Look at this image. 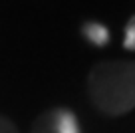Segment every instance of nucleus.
<instances>
[{
    "label": "nucleus",
    "instance_id": "nucleus-5",
    "mask_svg": "<svg viewBox=\"0 0 135 133\" xmlns=\"http://www.w3.org/2000/svg\"><path fill=\"white\" fill-rule=\"evenodd\" d=\"M0 133H18V127L8 119V117L0 115Z\"/></svg>",
    "mask_w": 135,
    "mask_h": 133
},
{
    "label": "nucleus",
    "instance_id": "nucleus-1",
    "mask_svg": "<svg viewBox=\"0 0 135 133\" xmlns=\"http://www.w3.org/2000/svg\"><path fill=\"white\" fill-rule=\"evenodd\" d=\"M88 93L105 115H123L135 107V62H99L89 70Z\"/></svg>",
    "mask_w": 135,
    "mask_h": 133
},
{
    "label": "nucleus",
    "instance_id": "nucleus-3",
    "mask_svg": "<svg viewBox=\"0 0 135 133\" xmlns=\"http://www.w3.org/2000/svg\"><path fill=\"white\" fill-rule=\"evenodd\" d=\"M56 129L58 133H80L78 121L70 109H60L56 115Z\"/></svg>",
    "mask_w": 135,
    "mask_h": 133
},
{
    "label": "nucleus",
    "instance_id": "nucleus-4",
    "mask_svg": "<svg viewBox=\"0 0 135 133\" xmlns=\"http://www.w3.org/2000/svg\"><path fill=\"white\" fill-rule=\"evenodd\" d=\"M123 46L127 50H135V16L129 18L125 26V40H123Z\"/></svg>",
    "mask_w": 135,
    "mask_h": 133
},
{
    "label": "nucleus",
    "instance_id": "nucleus-2",
    "mask_svg": "<svg viewBox=\"0 0 135 133\" xmlns=\"http://www.w3.org/2000/svg\"><path fill=\"white\" fill-rule=\"evenodd\" d=\"M84 34L91 44L95 46H105L107 42H109V32H107L105 26L97 24V22H89V24L84 26Z\"/></svg>",
    "mask_w": 135,
    "mask_h": 133
}]
</instances>
